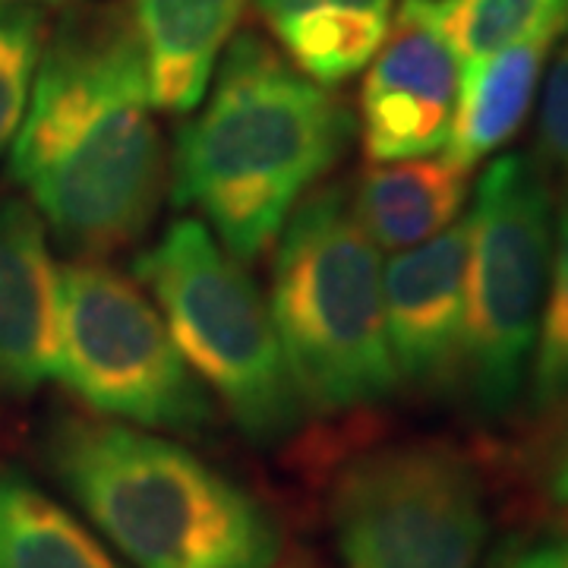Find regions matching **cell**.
<instances>
[{
	"instance_id": "cell-10",
	"label": "cell",
	"mask_w": 568,
	"mask_h": 568,
	"mask_svg": "<svg viewBox=\"0 0 568 568\" xmlns=\"http://www.w3.org/2000/svg\"><path fill=\"white\" fill-rule=\"evenodd\" d=\"M467 219L392 256L383 272L386 328L398 383L446 388L465 373Z\"/></svg>"
},
{
	"instance_id": "cell-13",
	"label": "cell",
	"mask_w": 568,
	"mask_h": 568,
	"mask_svg": "<svg viewBox=\"0 0 568 568\" xmlns=\"http://www.w3.org/2000/svg\"><path fill=\"white\" fill-rule=\"evenodd\" d=\"M566 29L562 22H552L484 61L462 63L458 104L446 142L452 162L474 168L518 133L528 118L547 54Z\"/></svg>"
},
{
	"instance_id": "cell-19",
	"label": "cell",
	"mask_w": 568,
	"mask_h": 568,
	"mask_svg": "<svg viewBox=\"0 0 568 568\" xmlns=\"http://www.w3.org/2000/svg\"><path fill=\"white\" fill-rule=\"evenodd\" d=\"M556 253L534 357V407L552 410L568 398V193L556 215Z\"/></svg>"
},
{
	"instance_id": "cell-20",
	"label": "cell",
	"mask_w": 568,
	"mask_h": 568,
	"mask_svg": "<svg viewBox=\"0 0 568 568\" xmlns=\"http://www.w3.org/2000/svg\"><path fill=\"white\" fill-rule=\"evenodd\" d=\"M540 142L549 162L568 178V44L547 77L540 108Z\"/></svg>"
},
{
	"instance_id": "cell-6",
	"label": "cell",
	"mask_w": 568,
	"mask_h": 568,
	"mask_svg": "<svg viewBox=\"0 0 568 568\" xmlns=\"http://www.w3.org/2000/svg\"><path fill=\"white\" fill-rule=\"evenodd\" d=\"M465 376L480 410L518 398L552 265V200L530 155H503L477 183L467 212Z\"/></svg>"
},
{
	"instance_id": "cell-1",
	"label": "cell",
	"mask_w": 568,
	"mask_h": 568,
	"mask_svg": "<svg viewBox=\"0 0 568 568\" xmlns=\"http://www.w3.org/2000/svg\"><path fill=\"white\" fill-rule=\"evenodd\" d=\"M10 171L63 246L108 256L155 222L164 145L133 17L102 7L44 41Z\"/></svg>"
},
{
	"instance_id": "cell-7",
	"label": "cell",
	"mask_w": 568,
	"mask_h": 568,
	"mask_svg": "<svg viewBox=\"0 0 568 568\" xmlns=\"http://www.w3.org/2000/svg\"><path fill=\"white\" fill-rule=\"evenodd\" d=\"M82 405L108 420L203 436L215 405L174 345L162 313L118 268H61L58 376Z\"/></svg>"
},
{
	"instance_id": "cell-12",
	"label": "cell",
	"mask_w": 568,
	"mask_h": 568,
	"mask_svg": "<svg viewBox=\"0 0 568 568\" xmlns=\"http://www.w3.org/2000/svg\"><path fill=\"white\" fill-rule=\"evenodd\" d=\"M246 0H133L155 111L190 114L203 102Z\"/></svg>"
},
{
	"instance_id": "cell-24",
	"label": "cell",
	"mask_w": 568,
	"mask_h": 568,
	"mask_svg": "<svg viewBox=\"0 0 568 568\" xmlns=\"http://www.w3.org/2000/svg\"><path fill=\"white\" fill-rule=\"evenodd\" d=\"M287 568H301V566H287Z\"/></svg>"
},
{
	"instance_id": "cell-18",
	"label": "cell",
	"mask_w": 568,
	"mask_h": 568,
	"mask_svg": "<svg viewBox=\"0 0 568 568\" xmlns=\"http://www.w3.org/2000/svg\"><path fill=\"white\" fill-rule=\"evenodd\" d=\"M44 41L48 20L39 7H0V155L13 149L26 121Z\"/></svg>"
},
{
	"instance_id": "cell-14",
	"label": "cell",
	"mask_w": 568,
	"mask_h": 568,
	"mask_svg": "<svg viewBox=\"0 0 568 568\" xmlns=\"http://www.w3.org/2000/svg\"><path fill=\"white\" fill-rule=\"evenodd\" d=\"M470 171L448 155L376 162L361 178L354 209L373 244L402 253L458 222L470 193Z\"/></svg>"
},
{
	"instance_id": "cell-15",
	"label": "cell",
	"mask_w": 568,
	"mask_h": 568,
	"mask_svg": "<svg viewBox=\"0 0 568 568\" xmlns=\"http://www.w3.org/2000/svg\"><path fill=\"white\" fill-rule=\"evenodd\" d=\"M284 58L320 85H338L376 58L395 0H256Z\"/></svg>"
},
{
	"instance_id": "cell-11",
	"label": "cell",
	"mask_w": 568,
	"mask_h": 568,
	"mask_svg": "<svg viewBox=\"0 0 568 568\" xmlns=\"http://www.w3.org/2000/svg\"><path fill=\"white\" fill-rule=\"evenodd\" d=\"M61 268L48 224L20 196L0 200V398H29L58 376Z\"/></svg>"
},
{
	"instance_id": "cell-2",
	"label": "cell",
	"mask_w": 568,
	"mask_h": 568,
	"mask_svg": "<svg viewBox=\"0 0 568 568\" xmlns=\"http://www.w3.org/2000/svg\"><path fill=\"white\" fill-rule=\"evenodd\" d=\"M351 140L342 102L253 32L227 41L215 85L174 145V203L250 263L282 234Z\"/></svg>"
},
{
	"instance_id": "cell-9",
	"label": "cell",
	"mask_w": 568,
	"mask_h": 568,
	"mask_svg": "<svg viewBox=\"0 0 568 568\" xmlns=\"http://www.w3.org/2000/svg\"><path fill=\"white\" fill-rule=\"evenodd\" d=\"M366 67L361 92L366 159L402 162L446 149L462 61L443 32L436 0H402L386 41Z\"/></svg>"
},
{
	"instance_id": "cell-5",
	"label": "cell",
	"mask_w": 568,
	"mask_h": 568,
	"mask_svg": "<svg viewBox=\"0 0 568 568\" xmlns=\"http://www.w3.org/2000/svg\"><path fill=\"white\" fill-rule=\"evenodd\" d=\"M136 275L193 376L253 446L287 439L304 414L268 301L219 237L178 219L136 260Z\"/></svg>"
},
{
	"instance_id": "cell-21",
	"label": "cell",
	"mask_w": 568,
	"mask_h": 568,
	"mask_svg": "<svg viewBox=\"0 0 568 568\" xmlns=\"http://www.w3.org/2000/svg\"><path fill=\"white\" fill-rule=\"evenodd\" d=\"M552 410H562V417H556V426L544 448V489L552 503L568 506V398Z\"/></svg>"
},
{
	"instance_id": "cell-4",
	"label": "cell",
	"mask_w": 568,
	"mask_h": 568,
	"mask_svg": "<svg viewBox=\"0 0 568 568\" xmlns=\"http://www.w3.org/2000/svg\"><path fill=\"white\" fill-rule=\"evenodd\" d=\"M268 313L304 407L347 414L398 388L379 246L345 186L304 196L284 222Z\"/></svg>"
},
{
	"instance_id": "cell-8",
	"label": "cell",
	"mask_w": 568,
	"mask_h": 568,
	"mask_svg": "<svg viewBox=\"0 0 568 568\" xmlns=\"http://www.w3.org/2000/svg\"><path fill=\"white\" fill-rule=\"evenodd\" d=\"M328 521L345 568H477L487 489L455 446L392 443L338 470Z\"/></svg>"
},
{
	"instance_id": "cell-22",
	"label": "cell",
	"mask_w": 568,
	"mask_h": 568,
	"mask_svg": "<svg viewBox=\"0 0 568 568\" xmlns=\"http://www.w3.org/2000/svg\"><path fill=\"white\" fill-rule=\"evenodd\" d=\"M499 568H568V544L552 540V544H537V547L521 549L508 556Z\"/></svg>"
},
{
	"instance_id": "cell-3",
	"label": "cell",
	"mask_w": 568,
	"mask_h": 568,
	"mask_svg": "<svg viewBox=\"0 0 568 568\" xmlns=\"http://www.w3.org/2000/svg\"><path fill=\"white\" fill-rule=\"evenodd\" d=\"M44 458L89 521L136 568H272L282 530L268 508L152 429L63 417Z\"/></svg>"
},
{
	"instance_id": "cell-17",
	"label": "cell",
	"mask_w": 568,
	"mask_h": 568,
	"mask_svg": "<svg viewBox=\"0 0 568 568\" xmlns=\"http://www.w3.org/2000/svg\"><path fill=\"white\" fill-rule=\"evenodd\" d=\"M436 10L462 63L484 61L552 22L568 26V0H436Z\"/></svg>"
},
{
	"instance_id": "cell-23",
	"label": "cell",
	"mask_w": 568,
	"mask_h": 568,
	"mask_svg": "<svg viewBox=\"0 0 568 568\" xmlns=\"http://www.w3.org/2000/svg\"><path fill=\"white\" fill-rule=\"evenodd\" d=\"M17 3H29V7H39V3H61V0H0V7H17Z\"/></svg>"
},
{
	"instance_id": "cell-16",
	"label": "cell",
	"mask_w": 568,
	"mask_h": 568,
	"mask_svg": "<svg viewBox=\"0 0 568 568\" xmlns=\"http://www.w3.org/2000/svg\"><path fill=\"white\" fill-rule=\"evenodd\" d=\"M0 568H123L73 511L0 465Z\"/></svg>"
}]
</instances>
